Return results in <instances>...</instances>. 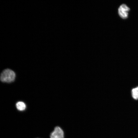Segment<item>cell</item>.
<instances>
[{"label":"cell","mask_w":138,"mask_h":138,"mask_svg":"<svg viewBox=\"0 0 138 138\" xmlns=\"http://www.w3.org/2000/svg\"><path fill=\"white\" fill-rule=\"evenodd\" d=\"M65 133L63 129L59 126H55L51 133L50 138H65Z\"/></svg>","instance_id":"cell-2"},{"label":"cell","mask_w":138,"mask_h":138,"mask_svg":"<svg viewBox=\"0 0 138 138\" xmlns=\"http://www.w3.org/2000/svg\"><path fill=\"white\" fill-rule=\"evenodd\" d=\"M133 98L135 100L138 99V87L133 88L132 90Z\"/></svg>","instance_id":"cell-5"},{"label":"cell","mask_w":138,"mask_h":138,"mask_svg":"<svg viewBox=\"0 0 138 138\" xmlns=\"http://www.w3.org/2000/svg\"><path fill=\"white\" fill-rule=\"evenodd\" d=\"M16 106L17 109L20 111L25 110L26 108V106L25 103L22 101H19L16 104Z\"/></svg>","instance_id":"cell-4"},{"label":"cell","mask_w":138,"mask_h":138,"mask_svg":"<svg viewBox=\"0 0 138 138\" xmlns=\"http://www.w3.org/2000/svg\"><path fill=\"white\" fill-rule=\"evenodd\" d=\"M130 9V8L125 4H122L118 8V13L119 16L122 19L127 18Z\"/></svg>","instance_id":"cell-3"},{"label":"cell","mask_w":138,"mask_h":138,"mask_svg":"<svg viewBox=\"0 0 138 138\" xmlns=\"http://www.w3.org/2000/svg\"><path fill=\"white\" fill-rule=\"evenodd\" d=\"M15 74L12 70L7 69L3 70L1 74L0 79L3 82L10 83L14 81Z\"/></svg>","instance_id":"cell-1"}]
</instances>
